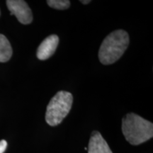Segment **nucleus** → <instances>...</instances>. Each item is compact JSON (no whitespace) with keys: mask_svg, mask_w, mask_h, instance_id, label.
Returning a JSON list of instances; mask_svg holds the SVG:
<instances>
[{"mask_svg":"<svg viewBox=\"0 0 153 153\" xmlns=\"http://www.w3.org/2000/svg\"><path fill=\"white\" fill-rule=\"evenodd\" d=\"M80 2L83 4H89L91 2L90 0H81L80 1Z\"/></svg>","mask_w":153,"mask_h":153,"instance_id":"nucleus-10","label":"nucleus"},{"mask_svg":"<svg viewBox=\"0 0 153 153\" xmlns=\"http://www.w3.org/2000/svg\"><path fill=\"white\" fill-rule=\"evenodd\" d=\"M47 4L51 8L58 10H65L70 6L69 0H48Z\"/></svg>","mask_w":153,"mask_h":153,"instance_id":"nucleus-8","label":"nucleus"},{"mask_svg":"<svg viewBox=\"0 0 153 153\" xmlns=\"http://www.w3.org/2000/svg\"><path fill=\"white\" fill-rule=\"evenodd\" d=\"M11 15H14L21 24L26 25L33 22V14L28 4L23 0H7L6 1Z\"/></svg>","mask_w":153,"mask_h":153,"instance_id":"nucleus-4","label":"nucleus"},{"mask_svg":"<svg viewBox=\"0 0 153 153\" xmlns=\"http://www.w3.org/2000/svg\"><path fill=\"white\" fill-rule=\"evenodd\" d=\"M7 148V142L4 140L0 141V153H4Z\"/></svg>","mask_w":153,"mask_h":153,"instance_id":"nucleus-9","label":"nucleus"},{"mask_svg":"<svg viewBox=\"0 0 153 153\" xmlns=\"http://www.w3.org/2000/svg\"><path fill=\"white\" fill-rule=\"evenodd\" d=\"M122 132L130 144L138 145L153 137V124L138 115L129 113L122 119Z\"/></svg>","mask_w":153,"mask_h":153,"instance_id":"nucleus-1","label":"nucleus"},{"mask_svg":"<svg viewBox=\"0 0 153 153\" xmlns=\"http://www.w3.org/2000/svg\"><path fill=\"white\" fill-rule=\"evenodd\" d=\"M59 43V37L57 35H51L45 38L38 48L36 56L40 60L50 58L56 51Z\"/></svg>","mask_w":153,"mask_h":153,"instance_id":"nucleus-5","label":"nucleus"},{"mask_svg":"<svg viewBox=\"0 0 153 153\" xmlns=\"http://www.w3.org/2000/svg\"><path fill=\"white\" fill-rule=\"evenodd\" d=\"M73 97L65 91H58L50 101L45 113L46 123L51 126H56L62 123L72 108Z\"/></svg>","mask_w":153,"mask_h":153,"instance_id":"nucleus-3","label":"nucleus"},{"mask_svg":"<svg viewBox=\"0 0 153 153\" xmlns=\"http://www.w3.org/2000/svg\"><path fill=\"white\" fill-rule=\"evenodd\" d=\"M12 48L5 36L0 33V62H6L12 56Z\"/></svg>","mask_w":153,"mask_h":153,"instance_id":"nucleus-7","label":"nucleus"},{"mask_svg":"<svg viewBox=\"0 0 153 153\" xmlns=\"http://www.w3.org/2000/svg\"><path fill=\"white\" fill-rule=\"evenodd\" d=\"M87 150L88 153H113L108 143L98 131H93L91 133Z\"/></svg>","mask_w":153,"mask_h":153,"instance_id":"nucleus-6","label":"nucleus"},{"mask_svg":"<svg viewBox=\"0 0 153 153\" xmlns=\"http://www.w3.org/2000/svg\"><path fill=\"white\" fill-rule=\"evenodd\" d=\"M129 41L128 34L124 30H114L108 34L99 48L100 62L105 65L116 62L128 48Z\"/></svg>","mask_w":153,"mask_h":153,"instance_id":"nucleus-2","label":"nucleus"}]
</instances>
